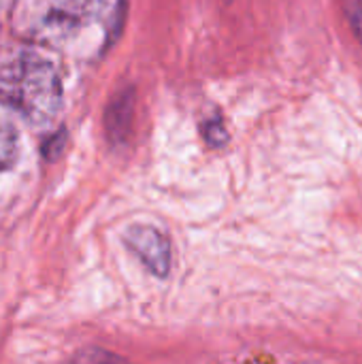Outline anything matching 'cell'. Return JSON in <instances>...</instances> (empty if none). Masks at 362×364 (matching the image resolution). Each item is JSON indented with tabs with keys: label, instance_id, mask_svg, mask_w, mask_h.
Returning a JSON list of instances; mask_svg holds the SVG:
<instances>
[{
	"label": "cell",
	"instance_id": "cell-1",
	"mask_svg": "<svg viewBox=\"0 0 362 364\" xmlns=\"http://www.w3.org/2000/svg\"><path fill=\"white\" fill-rule=\"evenodd\" d=\"M0 100L34 124L60 111L62 83L55 68L36 55H23L0 73Z\"/></svg>",
	"mask_w": 362,
	"mask_h": 364
},
{
	"label": "cell",
	"instance_id": "cell-2",
	"mask_svg": "<svg viewBox=\"0 0 362 364\" xmlns=\"http://www.w3.org/2000/svg\"><path fill=\"white\" fill-rule=\"evenodd\" d=\"M126 245L143 260V264L156 275L166 277L171 271V243L164 232L154 226H132L124 235Z\"/></svg>",
	"mask_w": 362,
	"mask_h": 364
},
{
	"label": "cell",
	"instance_id": "cell-3",
	"mask_svg": "<svg viewBox=\"0 0 362 364\" xmlns=\"http://www.w3.org/2000/svg\"><path fill=\"white\" fill-rule=\"evenodd\" d=\"M132 117H134V90L126 87L111 98L109 109L105 113L107 134L113 143H124L128 139L132 128Z\"/></svg>",
	"mask_w": 362,
	"mask_h": 364
},
{
	"label": "cell",
	"instance_id": "cell-4",
	"mask_svg": "<svg viewBox=\"0 0 362 364\" xmlns=\"http://www.w3.org/2000/svg\"><path fill=\"white\" fill-rule=\"evenodd\" d=\"M17 130L13 124L0 119V171H6L17 158Z\"/></svg>",
	"mask_w": 362,
	"mask_h": 364
},
{
	"label": "cell",
	"instance_id": "cell-5",
	"mask_svg": "<svg viewBox=\"0 0 362 364\" xmlns=\"http://www.w3.org/2000/svg\"><path fill=\"white\" fill-rule=\"evenodd\" d=\"M201 130H203V139H205V143L209 147L222 149L224 145H228V139L230 136H228L226 124H224V119L220 115H213V117L205 119L203 126H201Z\"/></svg>",
	"mask_w": 362,
	"mask_h": 364
},
{
	"label": "cell",
	"instance_id": "cell-6",
	"mask_svg": "<svg viewBox=\"0 0 362 364\" xmlns=\"http://www.w3.org/2000/svg\"><path fill=\"white\" fill-rule=\"evenodd\" d=\"M346 19L354 32V36L358 38V43L362 45V0H341Z\"/></svg>",
	"mask_w": 362,
	"mask_h": 364
},
{
	"label": "cell",
	"instance_id": "cell-7",
	"mask_svg": "<svg viewBox=\"0 0 362 364\" xmlns=\"http://www.w3.org/2000/svg\"><path fill=\"white\" fill-rule=\"evenodd\" d=\"M224 2H233V0H224Z\"/></svg>",
	"mask_w": 362,
	"mask_h": 364
}]
</instances>
